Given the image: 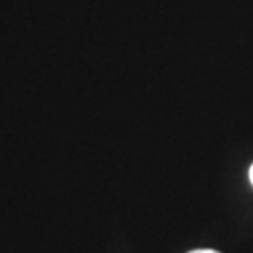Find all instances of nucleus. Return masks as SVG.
<instances>
[{"label":"nucleus","mask_w":253,"mask_h":253,"mask_svg":"<svg viewBox=\"0 0 253 253\" xmlns=\"http://www.w3.org/2000/svg\"><path fill=\"white\" fill-rule=\"evenodd\" d=\"M188 253H220V252L212 250V249H197V250H192V252H188Z\"/></svg>","instance_id":"1"},{"label":"nucleus","mask_w":253,"mask_h":253,"mask_svg":"<svg viewBox=\"0 0 253 253\" xmlns=\"http://www.w3.org/2000/svg\"><path fill=\"white\" fill-rule=\"evenodd\" d=\"M250 181H252V184H253V166L250 168Z\"/></svg>","instance_id":"2"}]
</instances>
